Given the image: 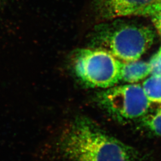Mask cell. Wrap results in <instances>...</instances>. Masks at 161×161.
Masks as SVG:
<instances>
[{"label":"cell","instance_id":"obj_1","mask_svg":"<svg viewBox=\"0 0 161 161\" xmlns=\"http://www.w3.org/2000/svg\"><path fill=\"white\" fill-rule=\"evenodd\" d=\"M58 145L69 161H138L132 147L106 134L85 117L71 122L62 134Z\"/></svg>","mask_w":161,"mask_h":161},{"label":"cell","instance_id":"obj_2","mask_svg":"<svg viewBox=\"0 0 161 161\" xmlns=\"http://www.w3.org/2000/svg\"><path fill=\"white\" fill-rule=\"evenodd\" d=\"M155 36L149 26L116 20L98 28L96 40L115 58L130 62L139 60L152 46Z\"/></svg>","mask_w":161,"mask_h":161},{"label":"cell","instance_id":"obj_3","mask_svg":"<svg viewBox=\"0 0 161 161\" xmlns=\"http://www.w3.org/2000/svg\"><path fill=\"white\" fill-rule=\"evenodd\" d=\"M72 58L75 76L86 86L108 89L121 80L122 63L105 49L81 48Z\"/></svg>","mask_w":161,"mask_h":161},{"label":"cell","instance_id":"obj_4","mask_svg":"<svg viewBox=\"0 0 161 161\" xmlns=\"http://www.w3.org/2000/svg\"><path fill=\"white\" fill-rule=\"evenodd\" d=\"M98 96V102L104 109L116 116L128 119L144 115L151 103L142 86L137 84L112 86Z\"/></svg>","mask_w":161,"mask_h":161},{"label":"cell","instance_id":"obj_5","mask_svg":"<svg viewBox=\"0 0 161 161\" xmlns=\"http://www.w3.org/2000/svg\"><path fill=\"white\" fill-rule=\"evenodd\" d=\"M155 0H96L100 17L112 19L132 15H141Z\"/></svg>","mask_w":161,"mask_h":161},{"label":"cell","instance_id":"obj_6","mask_svg":"<svg viewBox=\"0 0 161 161\" xmlns=\"http://www.w3.org/2000/svg\"><path fill=\"white\" fill-rule=\"evenodd\" d=\"M151 74L149 63L136 60L122 63L121 80L130 84H134L146 78Z\"/></svg>","mask_w":161,"mask_h":161},{"label":"cell","instance_id":"obj_7","mask_svg":"<svg viewBox=\"0 0 161 161\" xmlns=\"http://www.w3.org/2000/svg\"><path fill=\"white\" fill-rule=\"evenodd\" d=\"M144 94L152 103H161V76L152 75L143 84Z\"/></svg>","mask_w":161,"mask_h":161},{"label":"cell","instance_id":"obj_8","mask_svg":"<svg viewBox=\"0 0 161 161\" xmlns=\"http://www.w3.org/2000/svg\"><path fill=\"white\" fill-rule=\"evenodd\" d=\"M146 124L153 132L161 137V109L146 118Z\"/></svg>","mask_w":161,"mask_h":161},{"label":"cell","instance_id":"obj_9","mask_svg":"<svg viewBox=\"0 0 161 161\" xmlns=\"http://www.w3.org/2000/svg\"><path fill=\"white\" fill-rule=\"evenodd\" d=\"M152 75L161 76V47L159 51L152 58L149 63Z\"/></svg>","mask_w":161,"mask_h":161},{"label":"cell","instance_id":"obj_10","mask_svg":"<svg viewBox=\"0 0 161 161\" xmlns=\"http://www.w3.org/2000/svg\"><path fill=\"white\" fill-rule=\"evenodd\" d=\"M152 22L154 24L158 31L161 34V10L156 12L152 16Z\"/></svg>","mask_w":161,"mask_h":161},{"label":"cell","instance_id":"obj_11","mask_svg":"<svg viewBox=\"0 0 161 161\" xmlns=\"http://www.w3.org/2000/svg\"><path fill=\"white\" fill-rule=\"evenodd\" d=\"M155 3H161V0H155Z\"/></svg>","mask_w":161,"mask_h":161},{"label":"cell","instance_id":"obj_12","mask_svg":"<svg viewBox=\"0 0 161 161\" xmlns=\"http://www.w3.org/2000/svg\"><path fill=\"white\" fill-rule=\"evenodd\" d=\"M3 0H0V5H1V4L3 3Z\"/></svg>","mask_w":161,"mask_h":161}]
</instances>
